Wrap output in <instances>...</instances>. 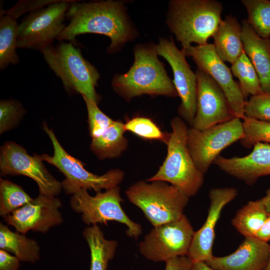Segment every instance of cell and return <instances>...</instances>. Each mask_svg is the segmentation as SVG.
Wrapping results in <instances>:
<instances>
[{
	"mask_svg": "<svg viewBox=\"0 0 270 270\" xmlns=\"http://www.w3.org/2000/svg\"><path fill=\"white\" fill-rule=\"evenodd\" d=\"M138 181L126 191L129 201L140 208L154 228L180 219L189 198L176 186L160 180Z\"/></svg>",
	"mask_w": 270,
	"mask_h": 270,
	"instance_id": "6",
	"label": "cell"
},
{
	"mask_svg": "<svg viewBox=\"0 0 270 270\" xmlns=\"http://www.w3.org/2000/svg\"><path fill=\"white\" fill-rule=\"evenodd\" d=\"M74 0H58L30 12L18 24V48L42 52L52 45L66 27L64 22Z\"/></svg>",
	"mask_w": 270,
	"mask_h": 270,
	"instance_id": "9",
	"label": "cell"
},
{
	"mask_svg": "<svg viewBox=\"0 0 270 270\" xmlns=\"http://www.w3.org/2000/svg\"><path fill=\"white\" fill-rule=\"evenodd\" d=\"M43 161L40 156H30L23 146L7 142L0 148V174L29 177L37 184L40 194L56 196L62 188V184L46 168Z\"/></svg>",
	"mask_w": 270,
	"mask_h": 270,
	"instance_id": "12",
	"label": "cell"
},
{
	"mask_svg": "<svg viewBox=\"0 0 270 270\" xmlns=\"http://www.w3.org/2000/svg\"><path fill=\"white\" fill-rule=\"evenodd\" d=\"M67 194H72L71 208L82 214V220L86 225L106 224L108 221H116L127 226L128 236L136 238L141 234V226L130 219L121 206L123 200L118 186L103 192H97L94 196L82 188H74Z\"/></svg>",
	"mask_w": 270,
	"mask_h": 270,
	"instance_id": "7",
	"label": "cell"
},
{
	"mask_svg": "<svg viewBox=\"0 0 270 270\" xmlns=\"http://www.w3.org/2000/svg\"><path fill=\"white\" fill-rule=\"evenodd\" d=\"M167 154L158 172L146 182L170 183L188 198L195 196L204 182V174L196 167L187 146L188 128L183 120L174 118L170 122Z\"/></svg>",
	"mask_w": 270,
	"mask_h": 270,
	"instance_id": "4",
	"label": "cell"
},
{
	"mask_svg": "<svg viewBox=\"0 0 270 270\" xmlns=\"http://www.w3.org/2000/svg\"><path fill=\"white\" fill-rule=\"evenodd\" d=\"M87 109L90 134L92 138L102 134L114 120L104 114L92 99L82 96Z\"/></svg>",
	"mask_w": 270,
	"mask_h": 270,
	"instance_id": "32",
	"label": "cell"
},
{
	"mask_svg": "<svg viewBox=\"0 0 270 270\" xmlns=\"http://www.w3.org/2000/svg\"><path fill=\"white\" fill-rule=\"evenodd\" d=\"M0 248L12 253L20 261L35 263L40 258V247L34 240L0 224Z\"/></svg>",
	"mask_w": 270,
	"mask_h": 270,
	"instance_id": "23",
	"label": "cell"
},
{
	"mask_svg": "<svg viewBox=\"0 0 270 270\" xmlns=\"http://www.w3.org/2000/svg\"><path fill=\"white\" fill-rule=\"evenodd\" d=\"M268 214L266 207L259 200L250 201L236 212L232 224L246 237H256Z\"/></svg>",
	"mask_w": 270,
	"mask_h": 270,
	"instance_id": "25",
	"label": "cell"
},
{
	"mask_svg": "<svg viewBox=\"0 0 270 270\" xmlns=\"http://www.w3.org/2000/svg\"><path fill=\"white\" fill-rule=\"evenodd\" d=\"M264 270H270V245L269 249V258L268 264Z\"/></svg>",
	"mask_w": 270,
	"mask_h": 270,
	"instance_id": "41",
	"label": "cell"
},
{
	"mask_svg": "<svg viewBox=\"0 0 270 270\" xmlns=\"http://www.w3.org/2000/svg\"><path fill=\"white\" fill-rule=\"evenodd\" d=\"M18 26L16 20L5 14L0 18V69L3 70L10 64L20 62L16 52L18 48Z\"/></svg>",
	"mask_w": 270,
	"mask_h": 270,
	"instance_id": "26",
	"label": "cell"
},
{
	"mask_svg": "<svg viewBox=\"0 0 270 270\" xmlns=\"http://www.w3.org/2000/svg\"><path fill=\"white\" fill-rule=\"evenodd\" d=\"M20 260L10 252L0 250V270H18Z\"/></svg>",
	"mask_w": 270,
	"mask_h": 270,
	"instance_id": "37",
	"label": "cell"
},
{
	"mask_svg": "<svg viewBox=\"0 0 270 270\" xmlns=\"http://www.w3.org/2000/svg\"><path fill=\"white\" fill-rule=\"evenodd\" d=\"M266 207L268 212H270V188L266 192V195L262 198L258 200Z\"/></svg>",
	"mask_w": 270,
	"mask_h": 270,
	"instance_id": "39",
	"label": "cell"
},
{
	"mask_svg": "<svg viewBox=\"0 0 270 270\" xmlns=\"http://www.w3.org/2000/svg\"><path fill=\"white\" fill-rule=\"evenodd\" d=\"M201 70L209 74L222 89L236 118L243 119L246 101L232 71L217 54L214 44L190 46L184 50Z\"/></svg>",
	"mask_w": 270,
	"mask_h": 270,
	"instance_id": "14",
	"label": "cell"
},
{
	"mask_svg": "<svg viewBox=\"0 0 270 270\" xmlns=\"http://www.w3.org/2000/svg\"><path fill=\"white\" fill-rule=\"evenodd\" d=\"M66 18L70 22L58 40H68L74 44L76 36L80 34L104 35L110 40L107 48L110 54L118 52L136 36L122 2L73 0L66 13Z\"/></svg>",
	"mask_w": 270,
	"mask_h": 270,
	"instance_id": "1",
	"label": "cell"
},
{
	"mask_svg": "<svg viewBox=\"0 0 270 270\" xmlns=\"http://www.w3.org/2000/svg\"><path fill=\"white\" fill-rule=\"evenodd\" d=\"M248 12V22L260 37L270 38V1L242 0Z\"/></svg>",
	"mask_w": 270,
	"mask_h": 270,
	"instance_id": "28",
	"label": "cell"
},
{
	"mask_svg": "<svg viewBox=\"0 0 270 270\" xmlns=\"http://www.w3.org/2000/svg\"><path fill=\"white\" fill-rule=\"evenodd\" d=\"M242 120L244 136L240 142L243 146L250 148L258 142L270 144V122L246 116Z\"/></svg>",
	"mask_w": 270,
	"mask_h": 270,
	"instance_id": "30",
	"label": "cell"
},
{
	"mask_svg": "<svg viewBox=\"0 0 270 270\" xmlns=\"http://www.w3.org/2000/svg\"><path fill=\"white\" fill-rule=\"evenodd\" d=\"M26 110L21 102L14 100H2L0 102V133L8 131L20 122Z\"/></svg>",
	"mask_w": 270,
	"mask_h": 270,
	"instance_id": "33",
	"label": "cell"
},
{
	"mask_svg": "<svg viewBox=\"0 0 270 270\" xmlns=\"http://www.w3.org/2000/svg\"><path fill=\"white\" fill-rule=\"evenodd\" d=\"M244 136L242 122L235 117L203 130L191 127L187 146L196 167L204 174L223 150Z\"/></svg>",
	"mask_w": 270,
	"mask_h": 270,
	"instance_id": "10",
	"label": "cell"
},
{
	"mask_svg": "<svg viewBox=\"0 0 270 270\" xmlns=\"http://www.w3.org/2000/svg\"><path fill=\"white\" fill-rule=\"evenodd\" d=\"M192 270H214L205 262H194Z\"/></svg>",
	"mask_w": 270,
	"mask_h": 270,
	"instance_id": "40",
	"label": "cell"
},
{
	"mask_svg": "<svg viewBox=\"0 0 270 270\" xmlns=\"http://www.w3.org/2000/svg\"><path fill=\"white\" fill-rule=\"evenodd\" d=\"M184 214L180 219L154 228L139 244L142 254L154 262L187 256L194 234Z\"/></svg>",
	"mask_w": 270,
	"mask_h": 270,
	"instance_id": "11",
	"label": "cell"
},
{
	"mask_svg": "<svg viewBox=\"0 0 270 270\" xmlns=\"http://www.w3.org/2000/svg\"><path fill=\"white\" fill-rule=\"evenodd\" d=\"M244 50L254 67L262 92L270 93V38L260 37L246 20L242 21Z\"/></svg>",
	"mask_w": 270,
	"mask_h": 270,
	"instance_id": "20",
	"label": "cell"
},
{
	"mask_svg": "<svg viewBox=\"0 0 270 270\" xmlns=\"http://www.w3.org/2000/svg\"><path fill=\"white\" fill-rule=\"evenodd\" d=\"M193 263L188 256H180L166 262L164 270H192Z\"/></svg>",
	"mask_w": 270,
	"mask_h": 270,
	"instance_id": "36",
	"label": "cell"
},
{
	"mask_svg": "<svg viewBox=\"0 0 270 270\" xmlns=\"http://www.w3.org/2000/svg\"><path fill=\"white\" fill-rule=\"evenodd\" d=\"M82 235L90 253V270H106L110 260L115 254L117 241L105 238L102 231L97 225L86 227Z\"/></svg>",
	"mask_w": 270,
	"mask_h": 270,
	"instance_id": "22",
	"label": "cell"
},
{
	"mask_svg": "<svg viewBox=\"0 0 270 270\" xmlns=\"http://www.w3.org/2000/svg\"><path fill=\"white\" fill-rule=\"evenodd\" d=\"M244 116L246 118L270 122V93L262 92L252 96L246 102Z\"/></svg>",
	"mask_w": 270,
	"mask_h": 270,
	"instance_id": "34",
	"label": "cell"
},
{
	"mask_svg": "<svg viewBox=\"0 0 270 270\" xmlns=\"http://www.w3.org/2000/svg\"><path fill=\"white\" fill-rule=\"evenodd\" d=\"M196 74V112L192 127L203 130L235 118L224 93L212 77L200 69Z\"/></svg>",
	"mask_w": 270,
	"mask_h": 270,
	"instance_id": "15",
	"label": "cell"
},
{
	"mask_svg": "<svg viewBox=\"0 0 270 270\" xmlns=\"http://www.w3.org/2000/svg\"><path fill=\"white\" fill-rule=\"evenodd\" d=\"M62 205L58 198L40 194L29 203L4 218V221L24 234L30 230L45 233L63 222L60 211Z\"/></svg>",
	"mask_w": 270,
	"mask_h": 270,
	"instance_id": "16",
	"label": "cell"
},
{
	"mask_svg": "<svg viewBox=\"0 0 270 270\" xmlns=\"http://www.w3.org/2000/svg\"><path fill=\"white\" fill-rule=\"evenodd\" d=\"M238 195L234 188H216L209 192L208 216L202 226L194 232L188 256L193 262H206L213 257L212 246L216 223L224 207Z\"/></svg>",
	"mask_w": 270,
	"mask_h": 270,
	"instance_id": "17",
	"label": "cell"
},
{
	"mask_svg": "<svg viewBox=\"0 0 270 270\" xmlns=\"http://www.w3.org/2000/svg\"><path fill=\"white\" fill-rule=\"evenodd\" d=\"M270 244L256 237H246L236 250L205 262L214 270H264L269 258Z\"/></svg>",
	"mask_w": 270,
	"mask_h": 270,
	"instance_id": "19",
	"label": "cell"
},
{
	"mask_svg": "<svg viewBox=\"0 0 270 270\" xmlns=\"http://www.w3.org/2000/svg\"><path fill=\"white\" fill-rule=\"evenodd\" d=\"M125 131L124 124L114 121L102 134L92 138L90 150L100 160L119 156L128 146Z\"/></svg>",
	"mask_w": 270,
	"mask_h": 270,
	"instance_id": "24",
	"label": "cell"
},
{
	"mask_svg": "<svg viewBox=\"0 0 270 270\" xmlns=\"http://www.w3.org/2000/svg\"><path fill=\"white\" fill-rule=\"evenodd\" d=\"M158 55L156 45H136L132 67L127 72L114 76L112 81L114 90L126 100L143 94L178 96Z\"/></svg>",
	"mask_w": 270,
	"mask_h": 270,
	"instance_id": "2",
	"label": "cell"
},
{
	"mask_svg": "<svg viewBox=\"0 0 270 270\" xmlns=\"http://www.w3.org/2000/svg\"><path fill=\"white\" fill-rule=\"evenodd\" d=\"M126 130L134 133L146 140H156L167 143L170 134L162 132L150 118L145 117L134 118L124 124Z\"/></svg>",
	"mask_w": 270,
	"mask_h": 270,
	"instance_id": "31",
	"label": "cell"
},
{
	"mask_svg": "<svg viewBox=\"0 0 270 270\" xmlns=\"http://www.w3.org/2000/svg\"><path fill=\"white\" fill-rule=\"evenodd\" d=\"M256 237L266 242L270 240V212Z\"/></svg>",
	"mask_w": 270,
	"mask_h": 270,
	"instance_id": "38",
	"label": "cell"
},
{
	"mask_svg": "<svg viewBox=\"0 0 270 270\" xmlns=\"http://www.w3.org/2000/svg\"><path fill=\"white\" fill-rule=\"evenodd\" d=\"M214 164L226 174L253 184L258 178L270 175V144L258 142L250 153L242 157L219 156Z\"/></svg>",
	"mask_w": 270,
	"mask_h": 270,
	"instance_id": "18",
	"label": "cell"
},
{
	"mask_svg": "<svg viewBox=\"0 0 270 270\" xmlns=\"http://www.w3.org/2000/svg\"><path fill=\"white\" fill-rule=\"evenodd\" d=\"M223 6L216 0H173L166 24L182 49L193 42L205 45L222 21Z\"/></svg>",
	"mask_w": 270,
	"mask_h": 270,
	"instance_id": "3",
	"label": "cell"
},
{
	"mask_svg": "<svg viewBox=\"0 0 270 270\" xmlns=\"http://www.w3.org/2000/svg\"><path fill=\"white\" fill-rule=\"evenodd\" d=\"M43 128L50 138L54 148L53 155L40 156L42 159L56 166L62 172L66 179L62 182L66 193L74 188H82L100 192L118 186L123 180L124 172L119 169L111 170L98 176L86 170L82 162L73 157L63 148L53 130L46 123Z\"/></svg>",
	"mask_w": 270,
	"mask_h": 270,
	"instance_id": "8",
	"label": "cell"
},
{
	"mask_svg": "<svg viewBox=\"0 0 270 270\" xmlns=\"http://www.w3.org/2000/svg\"><path fill=\"white\" fill-rule=\"evenodd\" d=\"M156 50L172 68V82L181 99L178 113L192 126L196 112L197 78L186 60L185 50H179L171 37L170 40L160 38Z\"/></svg>",
	"mask_w": 270,
	"mask_h": 270,
	"instance_id": "13",
	"label": "cell"
},
{
	"mask_svg": "<svg viewBox=\"0 0 270 270\" xmlns=\"http://www.w3.org/2000/svg\"><path fill=\"white\" fill-rule=\"evenodd\" d=\"M58 0H20L6 10H0V14H5L16 20L26 12H32L40 10Z\"/></svg>",
	"mask_w": 270,
	"mask_h": 270,
	"instance_id": "35",
	"label": "cell"
},
{
	"mask_svg": "<svg viewBox=\"0 0 270 270\" xmlns=\"http://www.w3.org/2000/svg\"><path fill=\"white\" fill-rule=\"evenodd\" d=\"M32 198L19 185L0 179V215L4 218L30 202Z\"/></svg>",
	"mask_w": 270,
	"mask_h": 270,
	"instance_id": "29",
	"label": "cell"
},
{
	"mask_svg": "<svg viewBox=\"0 0 270 270\" xmlns=\"http://www.w3.org/2000/svg\"><path fill=\"white\" fill-rule=\"evenodd\" d=\"M49 68L62 81L70 93H79L94 101L100 97L96 91L100 74L96 68L82 56L72 42L60 41L41 52Z\"/></svg>",
	"mask_w": 270,
	"mask_h": 270,
	"instance_id": "5",
	"label": "cell"
},
{
	"mask_svg": "<svg viewBox=\"0 0 270 270\" xmlns=\"http://www.w3.org/2000/svg\"><path fill=\"white\" fill-rule=\"evenodd\" d=\"M230 70L232 74L238 80V84L245 99L250 94L254 96L262 92L257 72L244 51L232 64Z\"/></svg>",
	"mask_w": 270,
	"mask_h": 270,
	"instance_id": "27",
	"label": "cell"
},
{
	"mask_svg": "<svg viewBox=\"0 0 270 270\" xmlns=\"http://www.w3.org/2000/svg\"><path fill=\"white\" fill-rule=\"evenodd\" d=\"M212 37L215 50L224 62L233 64L244 51L242 25L232 15L226 16Z\"/></svg>",
	"mask_w": 270,
	"mask_h": 270,
	"instance_id": "21",
	"label": "cell"
}]
</instances>
